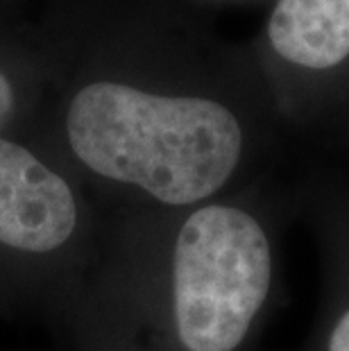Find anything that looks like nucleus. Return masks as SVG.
Masks as SVG:
<instances>
[{"label":"nucleus","instance_id":"1","mask_svg":"<svg viewBox=\"0 0 349 351\" xmlns=\"http://www.w3.org/2000/svg\"><path fill=\"white\" fill-rule=\"evenodd\" d=\"M66 130L95 175L134 184L163 204L213 195L239 166L241 127L222 104L93 82L73 98Z\"/></svg>","mask_w":349,"mask_h":351},{"label":"nucleus","instance_id":"2","mask_svg":"<svg viewBox=\"0 0 349 351\" xmlns=\"http://www.w3.org/2000/svg\"><path fill=\"white\" fill-rule=\"evenodd\" d=\"M270 243L236 206H202L175 243V322L189 351H234L268 297Z\"/></svg>","mask_w":349,"mask_h":351},{"label":"nucleus","instance_id":"3","mask_svg":"<svg viewBox=\"0 0 349 351\" xmlns=\"http://www.w3.org/2000/svg\"><path fill=\"white\" fill-rule=\"evenodd\" d=\"M77 225L71 186L55 170L7 138H0V245L48 254L69 241Z\"/></svg>","mask_w":349,"mask_h":351},{"label":"nucleus","instance_id":"4","mask_svg":"<svg viewBox=\"0 0 349 351\" xmlns=\"http://www.w3.org/2000/svg\"><path fill=\"white\" fill-rule=\"evenodd\" d=\"M268 34L288 62L331 69L349 55V0H279Z\"/></svg>","mask_w":349,"mask_h":351},{"label":"nucleus","instance_id":"5","mask_svg":"<svg viewBox=\"0 0 349 351\" xmlns=\"http://www.w3.org/2000/svg\"><path fill=\"white\" fill-rule=\"evenodd\" d=\"M329 351H349V311L343 315V319L336 324V328H333Z\"/></svg>","mask_w":349,"mask_h":351},{"label":"nucleus","instance_id":"6","mask_svg":"<svg viewBox=\"0 0 349 351\" xmlns=\"http://www.w3.org/2000/svg\"><path fill=\"white\" fill-rule=\"evenodd\" d=\"M12 107H14V88L10 84V80L0 73V123L10 116Z\"/></svg>","mask_w":349,"mask_h":351}]
</instances>
